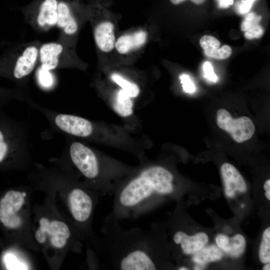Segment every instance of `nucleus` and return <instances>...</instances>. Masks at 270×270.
<instances>
[{"instance_id":"6ab92c4d","label":"nucleus","mask_w":270,"mask_h":270,"mask_svg":"<svg viewBox=\"0 0 270 270\" xmlns=\"http://www.w3.org/2000/svg\"><path fill=\"white\" fill-rule=\"evenodd\" d=\"M262 18V16L254 12H250L246 16L240 26L241 30L244 32L246 38L250 40L259 38L263 36L264 30L260 24Z\"/></svg>"},{"instance_id":"4468645a","label":"nucleus","mask_w":270,"mask_h":270,"mask_svg":"<svg viewBox=\"0 0 270 270\" xmlns=\"http://www.w3.org/2000/svg\"><path fill=\"white\" fill-rule=\"evenodd\" d=\"M174 244L180 246L184 254H194L204 247L208 242V236L203 232L190 236L182 230L176 231L172 236Z\"/></svg>"},{"instance_id":"ddd939ff","label":"nucleus","mask_w":270,"mask_h":270,"mask_svg":"<svg viewBox=\"0 0 270 270\" xmlns=\"http://www.w3.org/2000/svg\"><path fill=\"white\" fill-rule=\"evenodd\" d=\"M220 174L224 182V193L228 198H233L236 192L246 190V183L238 170L229 163L222 164Z\"/></svg>"},{"instance_id":"f03ea898","label":"nucleus","mask_w":270,"mask_h":270,"mask_svg":"<svg viewBox=\"0 0 270 270\" xmlns=\"http://www.w3.org/2000/svg\"><path fill=\"white\" fill-rule=\"evenodd\" d=\"M174 190V176L170 170L158 165L146 166L133 177L118 183L106 219H137L152 210L161 197L172 195Z\"/></svg>"},{"instance_id":"7c9ffc66","label":"nucleus","mask_w":270,"mask_h":270,"mask_svg":"<svg viewBox=\"0 0 270 270\" xmlns=\"http://www.w3.org/2000/svg\"><path fill=\"white\" fill-rule=\"evenodd\" d=\"M170 0V2L172 4H173L176 5L184 2L186 0ZM191 0L192 2L196 4H202L204 3L205 1V0Z\"/></svg>"},{"instance_id":"393cba45","label":"nucleus","mask_w":270,"mask_h":270,"mask_svg":"<svg viewBox=\"0 0 270 270\" xmlns=\"http://www.w3.org/2000/svg\"><path fill=\"white\" fill-rule=\"evenodd\" d=\"M259 258L264 264L270 261V228L268 227L264 232L262 240L259 249Z\"/></svg>"},{"instance_id":"0eeeda50","label":"nucleus","mask_w":270,"mask_h":270,"mask_svg":"<svg viewBox=\"0 0 270 270\" xmlns=\"http://www.w3.org/2000/svg\"><path fill=\"white\" fill-rule=\"evenodd\" d=\"M68 39L60 36L56 41L41 44L38 66L52 71L68 66Z\"/></svg>"},{"instance_id":"5701e85b","label":"nucleus","mask_w":270,"mask_h":270,"mask_svg":"<svg viewBox=\"0 0 270 270\" xmlns=\"http://www.w3.org/2000/svg\"><path fill=\"white\" fill-rule=\"evenodd\" d=\"M35 75L38 86L43 90H52L57 84V79L53 71L44 69L38 65Z\"/></svg>"},{"instance_id":"423d86ee","label":"nucleus","mask_w":270,"mask_h":270,"mask_svg":"<svg viewBox=\"0 0 270 270\" xmlns=\"http://www.w3.org/2000/svg\"><path fill=\"white\" fill-rule=\"evenodd\" d=\"M70 160L78 170L88 179L98 180L101 176V166L95 152L83 144L74 142L68 147Z\"/></svg>"},{"instance_id":"cd10ccee","label":"nucleus","mask_w":270,"mask_h":270,"mask_svg":"<svg viewBox=\"0 0 270 270\" xmlns=\"http://www.w3.org/2000/svg\"><path fill=\"white\" fill-rule=\"evenodd\" d=\"M204 77L209 80L216 82L218 80L217 76L214 74L212 64L209 62H206L203 66Z\"/></svg>"},{"instance_id":"c85d7f7f","label":"nucleus","mask_w":270,"mask_h":270,"mask_svg":"<svg viewBox=\"0 0 270 270\" xmlns=\"http://www.w3.org/2000/svg\"><path fill=\"white\" fill-rule=\"evenodd\" d=\"M216 2L220 8H226L234 4V0H216Z\"/></svg>"},{"instance_id":"aec40b11","label":"nucleus","mask_w":270,"mask_h":270,"mask_svg":"<svg viewBox=\"0 0 270 270\" xmlns=\"http://www.w3.org/2000/svg\"><path fill=\"white\" fill-rule=\"evenodd\" d=\"M133 102L131 98L122 90L116 92L112 102V108L119 116L126 117L132 113Z\"/></svg>"},{"instance_id":"1a4fd4ad","label":"nucleus","mask_w":270,"mask_h":270,"mask_svg":"<svg viewBox=\"0 0 270 270\" xmlns=\"http://www.w3.org/2000/svg\"><path fill=\"white\" fill-rule=\"evenodd\" d=\"M24 196L20 192H8L0 201V222L9 228H18L22 220L16 212L24 203Z\"/></svg>"},{"instance_id":"6e6552de","label":"nucleus","mask_w":270,"mask_h":270,"mask_svg":"<svg viewBox=\"0 0 270 270\" xmlns=\"http://www.w3.org/2000/svg\"><path fill=\"white\" fill-rule=\"evenodd\" d=\"M216 124L238 143L250 140L255 132L254 123L249 118L244 116L234 118L228 111L223 108L217 112Z\"/></svg>"},{"instance_id":"412c9836","label":"nucleus","mask_w":270,"mask_h":270,"mask_svg":"<svg viewBox=\"0 0 270 270\" xmlns=\"http://www.w3.org/2000/svg\"><path fill=\"white\" fill-rule=\"evenodd\" d=\"M26 102L28 104L33 100L22 90L18 88H7L0 87V110L13 100Z\"/></svg>"},{"instance_id":"f257e3e1","label":"nucleus","mask_w":270,"mask_h":270,"mask_svg":"<svg viewBox=\"0 0 270 270\" xmlns=\"http://www.w3.org/2000/svg\"><path fill=\"white\" fill-rule=\"evenodd\" d=\"M155 224L128 229L106 219L98 252L102 268L114 270H156L160 267V240Z\"/></svg>"},{"instance_id":"bb28decb","label":"nucleus","mask_w":270,"mask_h":270,"mask_svg":"<svg viewBox=\"0 0 270 270\" xmlns=\"http://www.w3.org/2000/svg\"><path fill=\"white\" fill-rule=\"evenodd\" d=\"M256 0H242L236 5V11L240 14L248 13Z\"/></svg>"},{"instance_id":"4be33fe9","label":"nucleus","mask_w":270,"mask_h":270,"mask_svg":"<svg viewBox=\"0 0 270 270\" xmlns=\"http://www.w3.org/2000/svg\"><path fill=\"white\" fill-rule=\"evenodd\" d=\"M223 256L222 250L217 246H204L194 253L192 260L196 264L203 265L208 262L220 260Z\"/></svg>"},{"instance_id":"a211bd4d","label":"nucleus","mask_w":270,"mask_h":270,"mask_svg":"<svg viewBox=\"0 0 270 270\" xmlns=\"http://www.w3.org/2000/svg\"><path fill=\"white\" fill-rule=\"evenodd\" d=\"M146 32L144 30L122 35L118 39L115 47L119 53L125 54L142 46L146 40Z\"/></svg>"},{"instance_id":"2eb2a0df","label":"nucleus","mask_w":270,"mask_h":270,"mask_svg":"<svg viewBox=\"0 0 270 270\" xmlns=\"http://www.w3.org/2000/svg\"><path fill=\"white\" fill-rule=\"evenodd\" d=\"M94 38L98 47L102 52L112 50L115 43L114 25L109 22H102L96 26Z\"/></svg>"},{"instance_id":"9b49d317","label":"nucleus","mask_w":270,"mask_h":270,"mask_svg":"<svg viewBox=\"0 0 270 270\" xmlns=\"http://www.w3.org/2000/svg\"><path fill=\"white\" fill-rule=\"evenodd\" d=\"M68 200L74 220L83 224L90 220L94 206L90 194L82 188H74L69 194Z\"/></svg>"},{"instance_id":"a878e982","label":"nucleus","mask_w":270,"mask_h":270,"mask_svg":"<svg viewBox=\"0 0 270 270\" xmlns=\"http://www.w3.org/2000/svg\"><path fill=\"white\" fill-rule=\"evenodd\" d=\"M180 78L183 90L186 92L192 94L196 90L194 84L188 74H182L180 76Z\"/></svg>"},{"instance_id":"39448f33","label":"nucleus","mask_w":270,"mask_h":270,"mask_svg":"<svg viewBox=\"0 0 270 270\" xmlns=\"http://www.w3.org/2000/svg\"><path fill=\"white\" fill-rule=\"evenodd\" d=\"M58 0H34L22 12L26 22L40 32L56 26Z\"/></svg>"},{"instance_id":"c756f323","label":"nucleus","mask_w":270,"mask_h":270,"mask_svg":"<svg viewBox=\"0 0 270 270\" xmlns=\"http://www.w3.org/2000/svg\"><path fill=\"white\" fill-rule=\"evenodd\" d=\"M264 188L265 190V196L268 200H270V180H266L264 184Z\"/></svg>"},{"instance_id":"b1692460","label":"nucleus","mask_w":270,"mask_h":270,"mask_svg":"<svg viewBox=\"0 0 270 270\" xmlns=\"http://www.w3.org/2000/svg\"><path fill=\"white\" fill-rule=\"evenodd\" d=\"M111 78L119 85L130 98H135L138 96L140 90L136 84L126 80L116 74H112L111 76Z\"/></svg>"},{"instance_id":"7ed1b4c3","label":"nucleus","mask_w":270,"mask_h":270,"mask_svg":"<svg viewBox=\"0 0 270 270\" xmlns=\"http://www.w3.org/2000/svg\"><path fill=\"white\" fill-rule=\"evenodd\" d=\"M41 44L38 41L29 42L5 52L0 56V77L12 80L17 88L25 89L30 74L38 65Z\"/></svg>"},{"instance_id":"f3484780","label":"nucleus","mask_w":270,"mask_h":270,"mask_svg":"<svg viewBox=\"0 0 270 270\" xmlns=\"http://www.w3.org/2000/svg\"><path fill=\"white\" fill-rule=\"evenodd\" d=\"M216 242L221 250L232 257L240 256L244 252L246 246L245 239L240 234L232 238L219 234L216 238Z\"/></svg>"},{"instance_id":"9d476101","label":"nucleus","mask_w":270,"mask_h":270,"mask_svg":"<svg viewBox=\"0 0 270 270\" xmlns=\"http://www.w3.org/2000/svg\"><path fill=\"white\" fill-rule=\"evenodd\" d=\"M40 226L35 234V238L38 242H44L46 235H48L50 242L54 247L62 248L66 244L67 240L70 236V228L66 224L58 220L50 222L44 218L40 220Z\"/></svg>"},{"instance_id":"2f4dec72","label":"nucleus","mask_w":270,"mask_h":270,"mask_svg":"<svg viewBox=\"0 0 270 270\" xmlns=\"http://www.w3.org/2000/svg\"><path fill=\"white\" fill-rule=\"evenodd\" d=\"M266 265L263 267L262 270H270V262L266 263Z\"/></svg>"},{"instance_id":"f8f14e48","label":"nucleus","mask_w":270,"mask_h":270,"mask_svg":"<svg viewBox=\"0 0 270 270\" xmlns=\"http://www.w3.org/2000/svg\"><path fill=\"white\" fill-rule=\"evenodd\" d=\"M73 0H58L56 26L60 31V36L69 38L76 34L79 24L74 12Z\"/></svg>"},{"instance_id":"473e14b6","label":"nucleus","mask_w":270,"mask_h":270,"mask_svg":"<svg viewBox=\"0 0 270 270\" xmlns=\"http://www.w3.org/2000/svg\"><path fill=\"white\" fill-rule=\"evenodd\" d=\"M178 270H188V268L185 266H180L178 268Z\"/></svg>"},{"instance_id":"72a5a7b5","label":"nucleus","mask_w":270,"mask_h":270,"mask_svg":"<svg viewBox=\"0 0 270 270\" xmlns=\"http://www.w3.org/2000/svg\"><path fill=\"white\" fill-rule=\"evenodd\" d=\"M22 194L24 197L26 196V193L24 192H22Z\"/></svg>"},{"instance_id":"dca6fc26","label":"nucleus","mask_w":270,"mask_h":270,"mask_svg":"<svg viewBox=\"0 0 270 270\" xmlns=\"http://www.w3.org/2000/svg\"><path fill=\"white\" fill-rule=\"evenodd\" d=\"M200 44L207 56L216 60L226 59L232 52L231 48L228 45H224L219 48L220 42L211 36H202L200 40Z\"/></svg>"},{"instance_id":"20e7f679","label":"nucleus","mask_w":270,"mask_h":270,"mask_svg":"<svg viewBox=\"0 0 270 270\" xmlns=\"http://www.w3.org/2000/svg\"><path fill=\"white\" fill-rule=\"evenodd\" d=\"M30 148L26 124L0 110V165L26 156Z\"/></svg>"}]
</instances>
